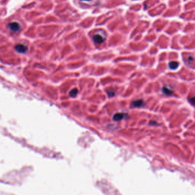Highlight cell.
I'll use <instances>...</instances> for the list:
<instances>
[{
	"instance_id": "2",
	"label": "cell",
	"mask_w": 195,
	"mask_h": 195,
	"mask_svg": "<svg viewBox=\"0 0 195 195\" xmlns=\"http://www.w3.org/2000/svg\"><path fill=\"white\" fill-rule=\"evenodd\" d=\"M8 28L10 30H12L13 32H18L20 28V26L18 23L14 22H12L9 23Z\"/></svg>"
},
{
	"instance_id": "1",
	"label": "cell",
	"mask_w": 195,
	"mask_h": 195,
	"mask_svg": "<svg viewBox=\"0 0 195 195\" xmlns=\"http://www.w3.org/2000/svg\"><path fill=\"white\" fill-rule=\"evenodd\" d=\"M93 40L95 42L98 44H101L104 42L105 40V38L102 35L100 34H96L93 36Z\"/></svg>"
},
{
	"instance_id": "4",
	"label": "cell",
	"mask_w": 195,
	"mask_h": 195,
	"mask_svg": "<svg viewBox=\"0 0 195 195\" xmlns=\"http://www.w3.org/2000/svg\"><path fill=\"white\" fill-rule=\"evenodd\" d=\"M144 103L142 99L136 100V101L132 102L131 103V106L134 107H141L144 106Z\"/></svg>"
},
{
	"instance_id": "6",
	"label": "cell",
	"mask_w": 195,
	"mask_h": 195,
	"mask_svg": "<svg viewBox=\"0 0 195 195\" xmlns=\"http://www.w3.org/2000/svg\"><path fill=\"white\" fill-rule=\"evenodd\" d=\"M162 91H163L164 94L167 95H172L173 92H174V91L171 89H169L168 87L165 86L162 89Z\"/></svg>"
},
{
	"instance_id": "8",
	"label": "cell",
	"mask_w": 195,
	"mask_h": 195,
	"mask_svg": "<svg viewBox=\"0 0 195 195\" xmlns=\"http://www.w3.org/2000/svg\"><path fill=\"white\" fill-rule=\"evenodd\" d=\"M78 89H72V90L70 92V96L72 98L75 97V96H76V95L78 94Z\"/></svg>"
},
{
	"instance_id": "10",
	"label": "cell",
	"mask_w": 195,
	"mask_h": 195,
	"mask_svg": "<svg viewBox=\"0 0 195 195\" xmlns=\"http://www.w3.org/2000/svg\"><path fill=\"white\" fill-rule=\"evenodd\" d=\"M80 1H82L85 3H90L94 1V0H80Z\"/></svg>"
},
{
	"instance_id": "5",
	"label": "cell",
	"mask_w": 195,
	"mask_h": 195,
	"mask_svg": "<svg viewBox=\"0 0 195 195\" xmlns=\"http://www.w3.org/2000/svg\"><path fill=\"white\" fill-rule=\"evenodd\" d=\"M125 114L123 113H117L115 114L113 117V119L115 121H121L124 118Z\"/></svg>"
},
{
	"instance_id": "3",
	"label": "cell",
	"mask_w": 195,
	"mask_h": 195,
	"mask_svg": "<svg viewBox=\"0 0 195 195\" xmlns=\"http://www.w3.org/2000/svg\"><path fill=\"white\" fill-rule=\"evenodd\" d=\"M15 49L17 52L19 53H24L28 50L27 47L22 44H18L15 46Z\"/></svg>"
},
{
	"instance_id": "9",
	"label": "cell",
	"mask_w": 195,
	"mask_h": 195,
	"mask_svg": "<svg viewBox=\"0 0 195 195\" xmlns=\"http://www.w3.org/2000/svg\"><path fill=\"white\" fill-rule=\"evenodd\" d=\"M189 102H190V103L191 104H192V105H195V96H194V97L191 98L189 100Z\"/></svg>"
},
{
	"instance_id": "11",
	"label": "cell",
	"mask_w": 195,
	"mask_h": 195,
	"mask_svg": "<svg viewBox=\"0 0 195 195\" xmlns=\"http://www.w3.org/2000/svg\"><path fill=\"white\" fill-rule=\"evenodd\" d=\"M107 92H108V95L110 96H114V95H115V93L114 92H112V91H108Z\"/></svg>"
},
{
	"instance_id": "7",
	"label": "cell",
	"mask_w": 195,
	"mask_h": 195,
	"mask_svg": "<svg viewBox=\"0 0 195 195\" xmlns=\"http://www.w3.org/2000/svg\"><path fill=\"white\" fill-rule=\"evenodd\" d=\"M168 66L172 70H176L178 67V63L175 61H172L169 63Z\"/></svg>"
}]
</instances>
